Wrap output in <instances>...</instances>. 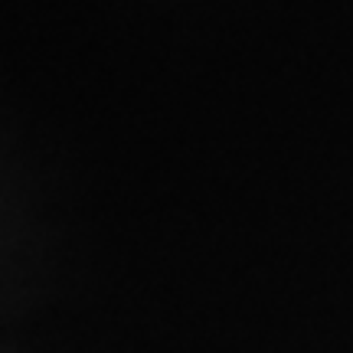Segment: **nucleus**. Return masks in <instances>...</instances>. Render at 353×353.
Masks as SVG:
<instances>
[]
</instances>
